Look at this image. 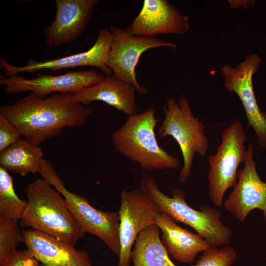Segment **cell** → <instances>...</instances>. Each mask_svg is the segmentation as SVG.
Returning a JSON list of instances; mask_svg holds the SVG:
<instances>
[{"instance_id": "e0dca14e", "label": "cell", "mask_w": 266, "mask_h": 266, "mask_svg": "<svg viewBox=\"0 0 266 266\" xmlns=\"http://www.w3.org/2000/svg\"><path fill=\"white\" fill-rule=\"evenodd\" d=\"M135 88L132 84L109 75L99 82L75 93V98L84 105L101 101L128 116L137 112Z\"/></svg>"}, {"instance_id": "8992f818", "label": "cell", "mask_w": 266, "mask_h": 266, "mask_svg": "<svg viewBox=\"0 0 266 266\" xmlns=\"http://www.w3.org/2000/svg\"><path fill=\"white\" fill-rule=\"evenodd\" d=\"M39 173L62 195L84 232L98 237L119 257L120 245L118 212L98 210L92 206L86 198L68 191L54 166L46 159L43 160Z\"/></svg>"}, {"instance_id": "603a6c76", "label": "cell", "mask_w": 266, "mask_h": 266, "mask_svg": "<svg viewBox=\"0 0 266 266\" xmlns=\"http://www.w3.org/2000/svg\"><path fill=\"white\" fill-rule=\"evenodd\" d=\"M237 258V252L232 246L227 245L222 248L211 247L190 266H231Z\"/></svg>"}, {"instance_id": "ffe728a7", "label": "cell", "mask_w": 266, "mask_h": 266, "mask_svg": "<svg viewBox=\"0 0 266 266\" xmlns=\"http://www.w3.org/2000/svg\"><path fill=\"white\" fill-rule=\"evenodd\" d=\"M159 230L153 224L140 233L131 254L134 266H176L162 243Z\"/></svg>"}, {"instance_id": "ac0fdd59", "label": "cell", "mask_w": 266, "mask_h": 266, "mask_svg": "<svg viewBox=\"0 0 266 266\" xmlns=\"http://www.w3.org/2000/svg\"><path fill=\"white\" fill-rule=\"evenodd\" d=\"M155 224L162 232L161 242L168 254L179 262L192 263L199 253L211 247L199 233L179 226L165 213L157 214Z\"/></svg>"}, {"instance_id": "52a82bcc", "label": "cell", "mask_w": 266, "mask_h": 266, "mask_svg": "<svg viewBox=\"0 0 266 266\" xmlns=\"http://www.w3.org/2000/svg\"><path fill=\"white\" fill-rule=\"evenodd\" d=\"M216 153L207 158L209 195L217 206H222L227 189L237 184L238 168L244 163L247 151L245 143L247 139L240 122L234 121L224 129Z\"/></svg>"}, {"instance_id": "6da1fadb", "label": "cell", "mask_w": 266, "mask_h": 266, "mask_svg": "<svg viewBox=\"0 0 266 266\" xmlns=\"http://www.w3.org/2000/svg\"><path fill=\"white\" fill-rule=\"evenodd\" d=\"M92 113L70 93H56L44 98L29 93L0 108V114L16 127L22 137L36 146L59 136L66 127L83 125Z\"/></svg>"}, {"instance_id": "d4e9b609", "label": "cell", "mask_w": 266, "mask_h": 266, "mask_svg": "<svg viewBox=\"0 0 266 266\" xmlns=\"http://www.w3.org/2000/svg\"><path fill=\"white\" fill-rule=\"evenodd\" d=\"M40 263L27 249L16 251L0 266H40Z\"/></svg>"}, {"instance_id": "5b68a950", "label": "cell", "mask_w": 266, "mask_h": 266, "mask_svg": "<svg viewBox=\"0 0 266 266\" xmlns=\"http://www.w3.org/2000/svg\"><path fill=\"white\" fill-rule=\"evenodd\" d=\"M164 118L158 128L161 137L171 136L178 143L183 160L179 174L181 183L186 182L192 175L196 154L205 156L210 147L203 123L193 115L189 101L182 94L176 101L166 97L163 105Z\"/></svg>"}, {"instance_id": "7a4b0ae2", "label": "cell", "mask_w": 266, "mask_h": 266, "mask_svg": "<svg viewBox=\"0 0 266 266\" xmlns=\"http://www.w3.org/2000/svg\"><path fill=\"white\" fill-rule=\"evenodd\" d=\"M25 192L27 204L20 226L75 246L85 233L62 195L43 178L30 182Z\"/></svg>"}, {"instance_id": "9a60e30c", "label": "cell", "mask_w": 266, "mask_h": 266, "mask_svg": "<svg viewBox=\"0 0 266 266\" xmlns=\"http://www.w3.org/2000/svg\"><path fill=\"white\" fill-rule=\"evenodd\" d=\"M244 168L238 172V181L224 203L225 209L244 222L252 210L263 212L266 221V182H263L256 170L254 150L251 144L247 149Z\"/></svg>"}, {"instance_id": "4fadbf2b", "label": "cell", "mask_w": 266, "mask_h": 266, "mask_svg": "<svg viewBox=\"0 0 266 266\" xmlns=\"http://www.w3.org/2000/svg\"><path fill=\"white\" fill-rule=\"evenodd\" d=\"M56 15L43 31L49 48L69 43L78 38L90 23L98 0H55Z\"/></svg>"}, {"instance_id": "7c38bea8", "label": "cell", "mask_w": 266, "mask_h": 266, "mask_svg": "<svg viewBox=\"0 0 266 266\" xmlns=\"http://www.w3.org/2000/svg\"><path fill=\"white\" fill-rule=\"evenodd\" d=\"M104 76L94 70L69 71L59 75L39 73L33 78H25L20 75L7 77L0 76V85L4 93L13 95L29 92L44 98L52 93H70L79 91L100 81Z\"/></svg>"}, {"instance_id": "484cf974", "label": "cell", "mask_w": 266, "mask_h": 266, "mask_svg": "<svg viewBox=\"0 0 266 266\" xmlns=\"http://www.w3.org/2000/svg\"><path fill=\"white\" fill-rule=\"evenodd\" d=\"M40 266H44L43 265H42V264H41V265H40Z\"/></svg>"}, {"instance_id": "30bf717a", "label": "cell", "mask_w": 266, "mask_h": 266, "mask_svg": "<svg viewBox=\"0 0 266 266\" xmlns=\"http://www.w3.org/2000/svg\"><path fill=\"white\" fill-rule=\"evenodd\" d=\"M159 212L156 204L140 188L122 192L118 212L120 252L117 266H129L133 244L141 231L155 224Z\"/></svg>"}, {"instance_id": "277c9868", "label": "cell", "mask_w": 266, "mask_h": 266, "mask_svg": "<svg viewBox=\"0 0 266 266\" xmlns=\"http://www.w3.org/2000/svg\"><path fill=\"white\" fill-rule=\"evenodd\" d=\"M140 188L156 204L158 210L169 215L175 222H182L194 229L211 247H220L230 244L232 231L221 220V212L217 209L205 205L198 211L186 202L184 192L179 189L172 190L170 197L159 189L152 177L144 176L140 181Z\"/></svg>"}, {"instance_id": "cb8c5ba5", "label": "cell", "mask_w": 266, "mask_h": 266, "mask_svg": "<svg viewBox=\"0 0 266 266\" xmlns=\"http://www.w3.org/2000/svg\"><path fill=\"white\" fill-rule=\"evenodd\" d=\"M16 127L6 117L0 114V153L21 139Z\"/></svg>"}, {"instance_id": "ba28073f", "label": "cell", "mask_w": 266, "mask_h": 266, "mask_svg": "<svg viewBox=\"0 0 266 266\" xmlns=\"http://www.w3.org/2000/svg\"><path fill=\"white\" fill-rule=\"evenodd\" d=\"M112 42L107 65L113 75L133 86L140 95L149 93L148 89L141 85L136 78V67L141 55L152 48L167 47L175 50L177 45L156 37L132 35L124 29L111 25L109 29Z\"/></svg>"}, {"instance_id": "5bb4252c", "label": "cell", "mask_w": 266, "mask_h": 266, "mask_svg": "<svg viewBox=\"0 0 266 266\" xmlns=\"http://www.w3.org/2000/svg\"><path fill=\"white\" fill-rule=\"evenodd\" d=\"M189 17L166 0H144L141 11L126 27L132 35L155 37L160 34L184 35L189 29Z\"/></svg>"}, {"instance_id": "9c48e42d", "label": "cell", "mask_w": 266, "mask_h": 266, "mask_svg": "<svg viewBox=\"0 0 266 266\" xmlns=\"http://www.w3.org/2000/svg\"><path fill=\"white\" fill-rule=\"evenodd\" d=\"M261 59L257 54H251L235 68L226 64L220 69L224 85L229 92L240 99L247 119L248 126L254 130L259 145L266 149V113L261 111L253 86V76L257 72Z\"/></svg>"}, {"instance_id": "7402d4cb", "label": "cell", "mask_w": 266, "mask_h": 266, "mask_svg": "<svg viewBox=\"0 0 266 266\" xmlns=\"http://www.w3.org/2000/svg\"><path fill=\"white\" fill-rule=\"evenodd\" d=\"M18 220L0 217V266L15 252L24 239Z\"/></svg>"}, {"instance_id": "2e32d148", "label": "cell", "mask_w": 266, "mask_h": 266, "mask_svg": "<svg viewBox=\"0 0 266 266\" xmlns=\"http://www.w3.org/2000/svg\"><path fill=\"white\" fill-rule=\"evenodd\" d=\"M22 233L26 248L45 266H94L85 250L31 229Z\"/></svg>"}, {"instance_id": "d6986e66", "label": "cell", "mask_w": 266, "mask_h": 266, "mask_svg": "<svg viewBox=\"0 0 266 266\" xmlns=\"http://www.w3.org/2000/svg\"><path fill=\"white\" fill-rule=\"evenodd\" d=\"M43 155L39 146L21 138L0 153V166L7 171L21 176L39 173Z\"/></svg>"}, {"instance_id": "8fae6325", "label": "cell", "mask_w": 266, "mask_h": 266, "mask_svg": "<svg viewBox=\"0 0 266 266\" xmlns=\"http://www.w3.org/2000/svg\"><path fill=\"white\" fill-rule=\"evenodd\" d=\"M111 42L110 30L103 28L100 30L94 44L85 51L48 60L30 59L26 65L22 66H12L0 58V68L7 77L23 73L33 74L43 70L57 71L82 66L98 67L109 75L112 71L108 66L107 61Z\"/></svg>"}, {"instance_id": "3957f363", "label": "cell", "mask_w": 266, "mask_h": 266, "mask_svg": "<svg viewBox=\"0 0 266 266\" xmlns=\"http://www.w3.org/2000/svg\"><path fill=\"white\" fill-rule=\"evenodd\" d=\"M156 112L152 107L140 114L136 112L128 116L125 123L113 133L115 149L147 172L179 170V158L167 153L158 143L155 132L158 122Z\"/></svg>"}, {"instance_id": "44dd1931", "label": "cell", "mask_w": 266, "mask_h": 266, "mask_svg": "<svg viewBox=\"0 0 266 266\" xmlns=\"http://www.w3.org/2000/svg\"><path fill=\"white\" fill-rule=\"evenodd\" d=\"M27 204L16 194L11 175L0 166V217L20 220Z\"/></svg>"}]
</instances>
